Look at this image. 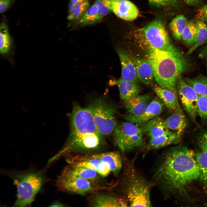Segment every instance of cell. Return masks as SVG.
Returning a JSON list of instances; mask_svg holds the SVG:
<instances>
[{"mask_svg": "<svg viewBox=\"0 0 207 207\" xmlns=\"http://www.w3.org/2000/svg\"><path fill=\"white\" fill-rule=\"evenodd\" d=\"M195 156L193 150L185 146L171 148L162 157L155 168L152 183L166 193L181 189L200 176Z\"/></svg>", "mask_w": 207, "mask_h": 207, "instance_id": "6da1fadb", "label": "cell"}, {"mask_svg": "<svg viewBox=\"0 0 207 207\" xmlns=\"http://www.w3.org/2000/svg\"><path fill=\"white\" fill-rule=\"evenodd\" d=\"M104 137L87 108L76 105L71 115L70 131L66 142L63 147L49 160L47 164L70 154L97 150L105 143Z\"/></svg>", "mask_w": 207, "mask_h": 207, "instance_id": "7a4b0ae2", "label": "cell"}, {"mask_svg": "<svg viewBox=\"0 0 207 207\" xmlns=\"http://www.w3.org/2000/svg\"><path fill=\"white\" fill-rule=\"evenodd\" d=\"M145 59L151 65L154 79L158 85L177 93L178 79L191 65L184 53L170 43L163 48L147 50Z\"/></svg>", "mask_w": 207, "mask_h": 207, "instance_id": "3957f363", "label": "cell"}, {"mask_svg": "<svg viewBox=\"0 0 207 207\" xmlns=\"http://www.w3.org/2000/svg\"><path fill=\"white\" fill-rule=\"evenodd\" d=\"M131 163L126 165L124 174V198L130 206H151L150 191L153 184L145 179Z\"/></svg>", "mask_w": 207, "mask_h": 207, "instance_id": "277c9868", "label": "cell"}, {"mask_svg": "<svg viewBox=\"0 0 207 207\" xmlns=\"http://www.w3.org/2000/svg\"><path fill=\"white\" fill-rule=\"evenodd\" d=\"M131 35L134 42L145 51L152 48H163L170 44L165 24L158 19L132 30Z\"/></svg>", "mask_w": 207, "mask_h": 207, "instance_id": "5b68a950", "label": "cell"}, {"mask_svg": "<svg viewBox=\"0 0 207 207\" xmlns=\"http://www.w3.org/2000/svg\"><path fill=\"white\" fill-rule=\"evenodd\" d=\"M15 175L13 179L16 187L17 194L13 206H30L43 184V178L41 172L28 171Z\"/></svg>", "mask_w": 207, "mask_h": 207, "instance_id": "8992f818", "label": "cell"}, {"mask_svg": "<svg viewBox=\"0 0 207 207\" xmlns=\"http://www.w3.org/2000/svg\"><path fill=\"white\" fill-rule=\"evenodd\" d=\"M98 129L104 137L113 133L118 125L116 110L110 103L101 98L93 100L87 107Z\"/></svg>", "mask_w": 207, "mask_h": 207, "instance_id": "52a82bcc", "label": "cell"}, {"mask_svg": "<svg viewBox=\"0 0 207 207\" xmlns=\"http://www.w3.org/2000/svg\"><path fill=\"white\" fill-rule=\"evenodd\" d=\"M55 184L60 190L67 192L84 195L99 191L108 190L113 186L103 185L97 181L81 178H67L60 175Z\"/></svg>", "mask_w": 207, "mask_h": 207, "instance_id": "ba28073f", "label": "cell"}, {"mask_svg": "<svg viewBox=\"0 0 207 207\" xmlns=\"http://www.w3.org/2000/svg\"><path fill=\"white\" fill-rule=\"evenodd\" d=\"M177 93L185 110L193 120L197 115L199 95L194 89L180 76L176 86Z\"/></svg>", "mask_w": 207, "mask_h": 207, "instance_id": "9c48e42d", "label": "cell"}, {"mask_svg": "<svg viewBox=\"0 0 207 207\" xmlns=\"http://www.w3.org/2000/svg\"><path fill=\"white\" fill-rule=\"evenodd\" d=\"M68 165L74 167H83L96 171L102 177L108 176L110 170L99 159L91 155H78L67 159Z\"/></svg>", "mask_w": 207, "mask_h": 207, "instance_id": "30bf717a", "label": "cell"}, {"mask_svg": "<svg viewBox=\"0 0 207 207\" xmlns=\"http://www.w3.org/2000/svg\"><path fill=\"white\" fill-rule=\"evenodd\" d=\"M110 10L119 18L127 21L135 19L139 14L136 6L128 0H105Z\"/></svg>", "mask_w": 207, "mask_h": 207, "instance_id": "8fae6325", "label": "cell"}, {"mask_svg": "<svg viewBox=\"0 0 207 207\" xmlns=\"http://www.w3.org/2000/svg\"><path fill=\"white\" fill-rule=\"evenodd\" d=\"M164 104L157 96L151 100L145 110L138 116L124 115L123 117L127 121L137 124H143L157 117L162 112Z\"/></svg>", "mask_w": 207, "mask_h": 207, "instance_id": "7c38bea8", "label": "cell"}, {"mask_svg": "<svg viewBox=\"0 0 207 207\" xmlns=\"http://www.w3.org/2000/svg\"><path fill=\"white\" fill-rule=\"evenodd\" d=\"M116 51L121 66V78L125 80L138 84L139 80L131 55L122 49H118Z\"/></svg>", "mask_w": 207, "mask_h": 207, "instance_id": "4fadbf2b", "label": "cell"}, {"mask_svg": "<svg viewBox=\"0 0 207 207\" xmlns=\"http://www.w3.org/2000/svg\"><path fill=\"white\" fill-rule=\"evenodd\" d=\"M151 98L150 93L139 94L124 101V108L129 115H139L147 107L152 100Z\"/></svg>", "mask_w": 207, "mask_h": 207, "instance_id": "5bb4252c", "label": "cell"}, {"mask_svg": "<svg viewBox=\"0 0 207 207\" xmlns=\"http://www.w3.org/2000/svg\"><path fill=\"white\" fill-rule=\"evenodd\" d=\"M113 133L118 146L125 139L134 135L144 134L141 126L128 121L118 124Z\"/></svg>", "mask_w": 207, "mask_h": 207, "instance_id": "9a60e30c", "label": "cell"}, {"mask_svg": "<svg viewBox=\"0 0 207 207\" xmlns=\"http://www.w3.org/2000/svg\"><path fill=\"white\" fill-rule=\"evenodd\" d=\"M134 63L139 79L147 86H152L154 79L152 67L146 60L132 56Z\"/></svg>", "mask_w": 207, "mask_h": 207, "instance_id": "2e32d148", "label": "cell"}, {"mask_svg": "<svg viewBox=\"0 0 207 207\" xmlns=\"http://www.w3.org/2000/svg\"><path fill=\"white\" fill-rule=\"evenodd\" d=\"M99 159L111 172L117 176L122 166L121 157L118 152H110L92 154Z\"/></svg>", "mask_w": 207, "mask_h": 207, "instance_id": "e0dca14e", "label": "cell"}, {"mask_svg": "<svg viewBox=\"0 0 207 207\" xmlns=\"http://www.w3.org/2000/svg\"><path fill=\"white\" fill-rule=\"evenodd\" d=\"M109 83L118 86L120 98L124 101L139 95L141 91L138 84L125 80L121 78L110 80Z\"/></svg>", "mask_w": 207, "mask_h": 207, "instance_id": "ac0fdd59", "label": "cell"}, {"mask_svg": "<svg viewBox=\"0 0 207 207\" xmlns=\"http://www.w3.org/2000/svg\"><path fill=\"white\" fill-rule=\"evenodd\" d=\"M60 176L67 178H81L97 181L102 177L96 171L83 167H74L68 165Z\"/></svg>", "mask_w": 207, "mask_h": 207, "instance_id": "d6986e66", "label": "cell"}, {"mask_svg": "<svg viewBox=\"0 0 207 207\" xmlns=\"http://www.w3.org/2000/svg\"><path fill=\"white\" fill-rule=\"evenodd\" d=\"M181 136L170 130L162 135L150 139L145 146L146 150L157 149L177 143L180 140Z\"/></svg>", "mask_w": 207, "mask_h": 207, "instance_id": "ffe728a7", "label": "cell"}, {"mask_svg": "<svg viewBox=\"0 0 207 207\" xmlns=\"http://www.w3.org/2000/svg\"><path fill=\"white\" fill-rule=\"evenodd\" d=\"M154 90L157 96L170 110L173 112L183 111L176 93L160 87H155Z\"/></svg>", "mask_w": 207, "mask_h": 207, "instance_id": "44dd1931", "label": "cell"}, {"mask_svg": "<svg viewBox=\"0 0 207 207\" xmlns=\"http://www.w3.org/2000/svg\"><path fill=\"white\" fill-rule=\"evenodd\" d=\"M141 126L143 133L149 139L162 135L170 130L166 126L164 120L157 117L142 124Z\"/></svg>", "mask_w": 207, "mask_h": 207, "instance_id": "7402d4cb", "label": "cell"}, {"mask_svg": "<svg viewBox=\"0 0 207 207\" xmlns=\"http://www.w3.org/2000/svg\"><path fill=\"white\" fill-rule=\"evenodd\" d=\"M164 120L166 126L170 130L181 135L187 126V122L183 111L174 112Z\"/></svg>", "mask_w": 207, "mask_h": 207, "instance_id": "603a6c76", "label": "cell"}, {"mask_svg": "<svg viewBox=\"0 0 207 207\" xmlns=\"http://www.w3.org/2000/svg\"><path fill=\"white\" fill-rule=\"evenodd\" d=\"M92 200V204L95 207H126L128 204L125 198L109 195H97Z\"/></svg>", "mask_w": 207, "mask_h": 207, "instance_id": "cb8c5ba5", "label": "cell"}, {"mask_svg": "<svg viewBox=\"0 0 207 207\" xmlns=\"http://www.w3.org/2000/svg\"><path fill=\"white\" fill-rule=\"evenodd\" d=\"M197 33L195 42L187 51V55H189L197 48L207 42V24L204 21L197 20L195 22Z\"/></svg>", "mask_w": 207, "mask_h": 207, "instance_id": "d4e9b609", "label": "cell"}, {"mask_svg": "<svg viewBox=\"0 0 207 207\" xmlns=\"http://www.w3.org/2000/svg\"><path fill=\"white\" fill-rule=\"evenodd\" d=\"M102 19L98 14L97 7L93 4L77 21L79 26H84L94 24Z\"/></svg>", "mask_w": 207, "mask_h": 207, "instance_id": "484cf974", "label": "cell"}, {"mask_svg": "<svg viewBox=\"0 0 207 207\" xmlns=\"http://www.w3.org/2000/svg\"><path fill=\"white\" fill-rule=\"evenodd\" d=\"M188 21L182 14L177 16L171 21L169 26L172 36L177 40L181 39L182 33Z\"/></svg>", "mask_w": 207, "mask_h": 207, "instance_id": "4316f807", "label": "cell"}, {"mask_svg": "<svg viewBox=\"0 0 207 207\" xmlns=\"http://www.w3.org/2000/svg\"><path fill=\"white\" fill-rule=\"evenodd\" d=\"M0 51L5 54L10 50L12 46V38L9 34L6 21L5 19L2 21L0 26Z\"/></svg>", "mask_w": 207, "mask_h": 207, "instance_id": "83f0119b", "label": "cell"}, {"mask_svg": "<svg viewBox=\"0 0 207 207\" xmlns=\"http://www.w3.org/2000/svg\"><path fill=\"white\" fill-rule=\"evenodd\" d=\"M184 80L195 90L199 95L207 97V77L203 75L193 78H184Z\"/></svg>", "mask_w": 207, "mask_h": 207, "instance_id": "f1b7e54d", "label": "cell"}, {"mask_svg": "<svg viewBox=\"0 0 207 207\" xmlns=\"http://www.w3.org/2000/svg\"><path fill=\"white\" fill-rule=\"evenodd\" d=\"M88 1L75 4L70 3L68 6L67 19L69 20H77L89 8Z\"/></svg>", "mask_w": 207, "mask_h": 207, "instance_id": "f546056e", "label": "cell"}, {"mask_svg": "<svg viewBox=\"0 0 207 207\" xmlns=\"http://www.w3.org/2000/svg\"><path fill=\"white\" fill-rule=\"evenodd\" d=\"M197 33L195 22L191 20L188 21L182 34L181 39L185 44L190 47L194 44Z\"/></svg>", "mask_w": 207, "mask_h": 207, "instance_id": "4dcf8cb0", "label": "cell"}, {"mask_svg": "<svg viewBox=\"0 0 207 207\" xmlns=\"http://www.w3.org/2000/svg\"><path fill=\"white\" fill-rule=\"evenodd\" d=\"M196 158L201 170L200 179L207 185V152L202 150L197 154Z\"/></svg>", "mask_w": 207, "mask_h": 207, "instance_id": "1f68e13d", "label": "cell"}, {"mask_svg": "<svg viewBox=\"0 0 207 207\" xmlns=\"http://www.w3.org/2000/svg\"><path fill=\"white\" fill-rule=\"evenodd\" d=\"M197 112L198 115L202 119L207 120V97L199 95Z\"/></svg>", "mask_w": 207, "mask_h": 207, "instance_id": "d6a6232c", "label": "cell"}, {"mask_svg": "<svg viewBox=\"0 0 207 207\" xmlns=\"http://www.w3.org/2000/svg\"><path fill=\"white\" fill-rule=\"evenodd\" d=\"M94 4L97 7L98 14L102 19L111 11L105 0H95Z\"/></svg>", "mask_w": 207, "mask_h": 207, "instance_id": "836d02e7", "label": "cell"}, {"mask_svg": "<svg viewBox=\"0 0 207 207\" xmlns=\"http://www.w3.org/2000/svg\"><path fill=\"white\" fill-rule=\"evenodd\" d=\"M152 5L157 7H166L172 5L176 0H147Z\"/></svg>", "mask_w": 207, "mask_h": 207, "instance_id": "e575fe53", "label": "cell"}, {"mask_svg": "<svg viewBox=\"0 0 207 207\" xmlns=\"http://www.w3.org/2000/svg\"><path fill=\"white\" fill-rule=\"evenodd\" d=\"M195 17L197 20H202L207 24V4L203 5L197 10Z\"/></svg>", "mask_w": 207, "mask_h": 207, "instance_id": "d590c367", "label": "cell"}, {"mask_svg": "<svg viewBox=\"0 0 207 207\" xmlns=\"http://www.w3.org/2000/svg\"><path fill=\"white\" fill-rule=\"evenodd\" d=\"M198 142L202 150L207 152V130L202 132L199 135Z\"/></svg>", "mask_w": 207, "mask_h": 207, "instance_id": "8d00e7d4", "label": "cell"}, {"mask_svg": "<svg viewBox=\"0 0 207 207\" xmlns=\"http://www.w3.org/2000/svg\"><path fill=\"white\" fill-rule=\"evenodd\" d=\"M16 0H0V12L3 13L7 11Z\"/></svg>", "mask_w": 207, "mask_h": 207, "instance_id": "74e56055", "label": "cell"}, {"mask_svg": "<svg viewBox=\"0 0 207 207\" xmlns=\"http://www.w3.org/2000/svg\"><path fill=\"white\" fill-rule=\"evenodd\" d=\"M199 56L202 58L207 57V45L203 48L200 53Z\"/></svg>", "mask_w": 207, "mask_h": 207, "instance_id": "f35d334b", "label": "cell"}, {"mask_svg": "<svg viewBox=\"0 0 207 207\" xmlns=\"http://www.w3.org/2000/svg\"><path fill=\"white\" fill-rule=\"evenodd\" d=\"M187 4L194 5L198 3L201 0H183Z\"/></svg>", "mask_w": 207, "mask_h": 207, "instance_id": "ab89813d", "label": "cell"}, {"mask_svg": "<svg viewBox=\"0 0 207 207\" xmlns=\"http://www.w3.org/2000/svg\"><path fill=\"white\" fill-rule=\"evenodd\" d=\"M65 206L64 204L58 201H55L53 202L49 206L51 207H63Z\"/></svg>", "mask_w": 207, "mask_h": 207, "instance_id": "60d3db41", "label": "cell"}, {"mask_svg": "<svg viewBox=\"0 0 207 207\" xmlns=\"http://www.w3.org/2000/svg\"><path fill=\"white\" fill-rule=\"evenodd\" d=\"M70 3L72 4H75L76 3L82 2L87 1L88 0H70Z\"/></svg>", "mask_w": 207, "mask_h": 207, "instance_id": "b9f144b4", "label": "cell"}]
</instances>
